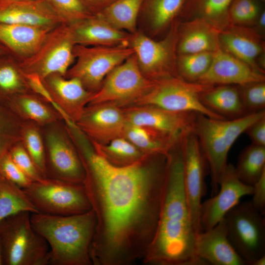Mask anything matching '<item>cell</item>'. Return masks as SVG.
Returning a JSON list of instances; mask_svg holds the SVG:
<instances>
[{
    "label": "cell",
    "mask_w": 265,
    "mask_h": 265,
    "mask_svg": "<svg viewBox=\"0 0 265 265\" xmlns=\"http://www.w3.org/2000/svg\"><path fill=\"white\" fill-rule=\"evenodd\" d=\"M73 141L96 218L90 249L92 265H130L142 260L157 229L167 156L148 155L130 165L117 166L100 156L83 133L76 134Z\"/></svg>",
    "instance_id": "cell-1"
},
{
    "label": "cell",
    "mask_w": 265,
    "mask_h": 265,
    "mask_svg": "<svg viewBox=\"0 0 265 265\" xmlns=\"http://www.w3.org/2000/svg\"><path fill=\"white\" fill-rule=\"evenodd\" d=\"M196 236L186 196L180 142L167 155L165 186L157 229L142 263L205 265L196 254Z\"/></svg>",
    "instance_id": "cell-2"
},
{
    "label": "cell",
    "mask_w": 265,
    "mask_h": 265,
    "mask_svg": "<svg viewBox=\"0 0 265 265\" xmlns=\"http://www.w3.org/2000/svg\"><path fill=\"white\" fill-rule=\"evenodd\" d=\"M30 221L49 245V265H92L90 249L96 226L92 210L67 216L32 213Z\"/></svg>",
    "instance_id": "cell-3"
},
{
    "label": "cell",
    "mask_w": 265,
    "mask_h": 265,
    "mask_svg": "<svg viewBox=\"0 0 265 265\" xmlns=\"http://www.w3.org/2000/svg\"><path fill=\"white\" fill-rule=\"evenodd\" d=\"M264 116L265 110L234 119H218L196 114L193 132L210 170L212 196L219 190V181L228 164L232 145L252 123Z\"/></svg>",
    "instance_id": "cell-4"
},
{
    "label": "cell",
    "mask_w": 265,
    "mask_h": 265,
    "mask_svg": "<svg viewBox=\"0 0 265 265\" xmlns=\"http://www.w3.org/2000/svg\"><path fill=\"white\" fill-rule=\"evenodd\" d=\"M31 213L22 212L0 222L3 265H49V245L32 227Z\"/></svg>",
    "instance_id": "cell-5"
},
{
    "label": "cell",
    "mask_w": 265,
    "mask_h": 265,
    "mask_svg": "<svg viewBox=\"0 0 265 265\" xmlns=\"http://www.w3.org/2000/svg\"><path fill=\"white\" fill-rule=\"evenodd\" d=\"M23 189L40 213L67 216L91 210L83 184L46 178Z\"/></svg>",
    "instance_id": "cell-6"
},
{
    "label": "cell",
    "mask_w": 265,
    "mask_h": 265,
    "mask_svg": "<svg viewBox=\"0 0 265 265\" xmlns=\"http://www.w3.org/2000/svg\"><path fill=\"white\" fill-rule=\"evenodd\" d=\"M212 85L187 81L176 76L154 80L151 89L134 105H151L176 112H190L224 119L202 103V93Z\"/></svg>",
    "instance_id": "cell-7"
},
{
    "label": "cell",
    "mask_w": 265,
    "mask_h": 265,
    "mask_svg": "<svg viewBox=\"0 0 265 265\" xmlns=\"http://www.w3.org/2000/svg\"><path fill=\"white\" fill-rule=\"evenodd\" d=\"M73 53L76 63L64 77L76 78L92 93L101 87L107 75L134 54L133 49L126 46H84L76 44Z\"/></svg>",
    "instance_id": "cell-8"
},
{
    "label": "cell",
    "mask_w": 265,
    "mask_h": 265,
    "mask_svg": "<svg viewBox=\"0 0 265 265\" xmlns=\"http://www.w3.org/2000/svg\"><path fill=\"white\" fill-rule=\"evenodd\" d=\"M251 200L239 203L225 215L228 238L246 265L265 255V219Z\"/></svg>",
    "instance_id": "cell-9"
},
{
    "label": "cell",
    "mask_w": 265,
    "mask_h": 265,
    "mask_svg": "<svg viewBox=\"0 0 265 265\" xmlns=\"http://www.w3.org/2000/svg\"><path fill=\"white\" fill-rule=\"evenodd\" d=\"M153 84L154 80L142 73L133 54L107 75L88 105L109 103L120 107L133 106Z\"/></svg>",
    "instance_id": "cell-10"
},
{
    "label": "cell",
    "mask_w": 265,
    "mask_h": 265,
    "mask_svg": "<svg viewBox=\"0 0 265 265\" xmlns=\"http://www.w3.org/2000/svg\"><path fill=\"white\" fill-rule=\"evenodd\" d=\"M75 45L68 25L62 23L49 31L33 54L20 62L22 69L41 79L53 73L64 77L75 59Z\"/></svg>",
    "instance_id": "cell-11"
},
{
    "label": "cell",
    "mask_w": 265,
    "mask_h": 265,
    "mask_svg": "<svg viewBox=\"0 0 265 265\" xmlns=\"http://www.w3.org/2000/svg\"><path fill=\"white\" fill-rule=\"evenodd\" d=\"M55 123L49 125L45 133L47 178L83 184L85 170L76 147L66 128Z\"/></svg>",
    "instance_id": "cell-12"
},
{
    "label": "cell",
    "mask_w": 265,
    "mask_h": 265,
    "mask_svg": "<svg viewBox=\"0 0 265 265\" xmlns=\"http://www.w3.org/2000/svg\"><path fill=\"white\" fill-rule=\"evenodd\" d=\"M181 145L186 196L194 229L197 235L201 232L200 209L202 199L207 191L205 178L208 165L193 132L183 137Z\"/></svg>",
    "instance_id": "cell-13"
},
{
    "label": "cell",
    "mask_w": 265,
    "mask_h": 265,
    "mask_svg": "<svg viewBox=\"0 0 265 265\" xmlns=\"http://www.w3.org/2000/svg\"><path fill=\"white\" fill-rule=\"evenodd\" d=\"M252 193L253 186L242 182L237 175L235 166L228 164L220 179L218 192L201 203L199 214L201 232L215 226L240 203L242 197Z\"/></svg>",
    "instance_id": "cell-14"
},
{
    "label": "cell",
    "mask_w": 265,
    "mask_h": 265,
    "mask_svg": "<svg viewBox=\"0 0 265 265\" xmlns=\"http://www.w3.org/2000/svg\"><path fill=\"white\" fill-rule=\"evenodd\" d=\"M127 123L152 129L178 139L193 132L196 114L176 112L151 105L123 108Z\"/></svg>",
    "instance_id": "cell-15"
},
{
    "label": "cell",
    "mask_w": 265,
    "mask_h": 265,
    "mask_svg": "<svg viewBox=\"0 0 265 265\" xmlns=\"http://www.w3.org/2000/svg\"><path fill=\"white\" fill-rule=\"evenodd\" d=\"M127 123L122 107L104 103L87 105L76 124L91 141L104 144L123 137Z\"/></svg>",
    "instance_id": "cell-16"
},
{
    "label": "cell",
    "mask_w": 265,
    "mask_h": 265,
    "mask_svg": "<svg viewBox=\"0 0 265 265\" xmlns=\"http://www.w3.org/2000/svg\"><path fill=\"white\" fill-rule=\"evenodd\" d=\"M263 72L259 71L227 52L218 49L213 53L207 72L196 82L214 85L246 84L265 81Z\"/></svg>",
    "instance_id": "cell-17"
},
{
    "label": "cell",
    "mask_w": 265,
    "mask_h": 265,
    "mask_svg": "<svg viewBox=\"0 0 265 265\" xmlns=\"http://www.w3.org/2000/svg\"><path fill=\"white\" fill-rule=\"evenodd\" d=\"M0 23L50 29L63 23L45 0H0Z\"/></svg>",
    "instance_id": "cell-18"
},
{
    "label": "cell",
    "mask_w": 265,
    "mask_h": 265,
    "mask_svg": "<svg viewBox=\"0 0 265 265\" xmlns=\"http://www.w3.org/2000/svg\"><path fill=\"white\" fill-rule=\"evenodd\" d=\"M132 48L141 72L148 79L157 80L175 76L168 40L157 41L140 34L133 38Z\"/></svg>",
    "instance_id": "cell-19"
},
{
    "label": "cell",
    "mask_w": 265,
    "mask_h": 265,
    "mask_svg": "<svg viewBox=\"0 0 265 265\" xmlns=\"http://www.w3.org/2000/svg\"><path fill=\"white\" fill-rule=\"evenodd\" d=\"M195 252L205 265H246L228 238L224 218L197 235Z\"/></svg>",
    "instance_id": "cell-20"
},
{
    "label": "cell",
    "mask_w": 265,
    "mask_h": 265,
    "mask_svg": "<svg viewBox=\"0 0 265 265\" xmlns=\"http://www.w3.org/2000/svg\"><path fill=\"white\" fill-rule=\"evenodd\" d=\"M57 106L76 123L80 118L93 93L76 78L53 73L41 79Z\"/></svg>",
    "instance_id": "cell-21"
},
{
    "label": "cell",
    "mask_w": 265,
    "mask_h": 265,
    "mask_svg": "<svg viewBox=\"0 0 265 265\" xmlns=\"http://www.w3.org/2000/svg\"><path fill=\"white\" fill-rule=\"evenodd\" d=\"M75 44L84 46H125L127 37L97 15L68 25Z\"/></svg>",
    "instance_id": "cell-22"
},
{
    "label": "cell",
    "mask_w": 265,
    "mask_h": 265,
    "mask_svg": "<svg viewBox=\"0 0 265 265\" xmlns=\"http://www.w3.org/2000/svg\"><path fill=\"white\" fill-rule=\"evenodd\" d=\"M51 29L29 25L0 23V43L10 54L21 62L38 50Z\"/></svg>",
    "instance_id": "cell-23"
},
{
    "label": "cell",
    "mask_w": 265,
    "mask_h": 265,
    "mask_svg": "<svg viewBox=\"0 0 265 265\" xmlns=\"http://www.w3.org/2000/svg\"><path fill=\"white\" fill-rule=\"evenodd\" d=\"M49 104L43 98L29 91L12 97L4 105L20 119L45 126L55 123L61 118Z\"/></svg>",
    "instance_id": "cell-24"
},
{
    "label": "cell",
    "mask_w": 265,
    "mask_h": 265,
    "mask_svg": "<svg viewBox=\"0 0 265 265\" xmlns=\"http://www.w3.org/2000/svg\"><path fill=\"white\" fill-rule=\"evenodd\" d=\"M211 86L200 97L202 104L212 111L226 119L248 114L242 103L239 89L232 85Z\"/></svg>",
    "instance_id": "cell-25"
},
{
    "label": "cell",
    "mask_w": 265,
    "mask_h": 265,
    "mask_svg": "<svg viewBox=\"0 0 265 265\" xmlns=\"http://www.w3.org/2000/svg\"><path fill=\"white\" fill-rule=\"evenodd\" d=\"M123 137L146 155L163 154L169 151L181 139H178L147 128L127 123Z\"/></svg>",
    "instance_id": "cell-26"
},
{
    "label": "cell",
    "mask_w": 265,
    "mask_h": 265,
    "mask_svg": "<svg viewBox=\"0 0 265 265\" xmlns=\"http://www.w3.org/2000/svg\"><path fill=\"white\" fill-rule=\"evenodd\" d=\"M29 91L20 61L10 53L0 55V104Z\"/></svg>",
    "instance_id": "cell-27"
},
{
    "label": "cell",
    "mask_w": 265,
    "mask_h": 265,
    "mask_svg": "<svg viewBox=\"0 0 265 265\" xmlns=\"http://www.w3.org/2000/svg\"><path fill=\"white\" fill-rule=\"evenodd\" d=\"M218 39L226 52L235 57L258 69L256 58L262 52V47L253 36L238 30H230L220 33Z\"/></svg>",
    "instance_id": "cell-28"
},
{
    "label": "cell",
    "mask_w": 265,
    "mask_h": 265,
    "mask_svg": "<svg viewBox=\"0 0 265 265\" xmlns=\"http://www.w3.org/2000/svg\"><path fill=\"white\" fill-rule=\"evenodd\" d=\"M90 142L100 156L110 163L117 166L130 165L148 155L124 137L116 138L104 144Z\"/></svg>",
    "instance_id": "cell-29"
},
{
    "label": "cell",
    "mask_w": 265,
    "mask_h": 265,
    "mask_svg": "<svg viewBox=\"0 0 265 265\" xmlns=\"http://www.w3.org/2000/svg\"><path fill=\"white\" fill-rule=\"evenodd\" d=\"M144 0H114L97 15L114 27L133 31Z\"/></svg>",
    "instance_id": "cell-30"
},
{
    "label": "cell",
    "mask_w": 265,
    "mask_h": 265,
    "mask_svg": "<svg viewBox=\"0 0 265 265\" xmlns=\"http://www.w3.org/2000/svg\"><path fill=\"white\" fill-rule=\"evenodd\" d=\"M22 212H38L24 189L0 174V222Z\"/></svg>",
    "instance_id": "cell-31"
},
{
    "label": "cell",
    "mask_w": 265,
    "mask_h": 265,
    "mask_svg": "<svg viewBox=\"0 0 265 265\" xmlns=\"http://www.w3.org/2000/svg\"><path fill=\"white\" fill-rule=\"evenodd\" d=\"M235 167L239 180L253 186L265 172V146L251 144L245 147Z\"/></svg>",
    "instance_id": "cell-32"
},
{
    "label": "cell",
    "mask_w": 265,
    "mask_h": 265,
    "mask_svg": "<svg viewBox=\"0 0 265 265\" xmlns=\"http://www.w3.org/2000/svg\"><path fill=\"white\" fill-rule=\"evenodd\" d=\"M193 26L181 40L179 51L183 54L213 52L219 49L218 37L211 28L202 23Z\"/></svg>",
    "instance_id": "cell-33"
},
{
    "label": "cell",
    "mask_w": 265,
    "mask_h": 265,
    "mask_svg": "<svg viewBox=\"0 0 265 265\" xmlns=\"http://www.w3.org/2000/svg\"><path fill=\"white\" fill-rule=\"evenodd\" d=\"M35 124L23 122L21 142L39 173L46 178L45 148L39 129Z\"/></svg>",
    "instance_id": "cell-34"
},
{
    "label": "cell",
    "mask_w": 265,
    "mask_h": 265,
    "mask_svg": "<svg viewBox=\"0 0 265 265\" xmlns=\"http://www.w3.org/2000/svg\"><path fill=\"white\" fill-rule=\"evenodd\" d=\"M22 119L0 104V159L16 143L21 141Z\"/></svg>",
    "instance_id": "cell-35"
},
{
    "label": "cell",
    "mask_w": 265,
    "mask_h": 265,
    "mask_svg": "<svg viewBox=\"0 0 265 265\" xmlns=\"http://www.w3.org/2000/svg\"><path fill=\"white\" fill-rule=\"evenodd\" d=\"M185 0H144L142 7L156 28H160L170 21L182 9Z\"/></svg>",
    "instance_id": "cell-36"
},
{
    "label": "cell",
    "mask_w": 265,
    "mask_h": 265,
    "mask_svg": "<svg viewBox=\"0 0 265 265\" xmlns=\"http://www.w3.org/2000/svg\"><path fill=\"white\" fill-rule=\"evenodd\" d=\"M213 52L183 54L179 62L181 78L187 81L197 82L210 67Z\"/></svg>",
    "instance_id": "cell-37"
},
{
    "label": "cell",
    "mask_w": 265,
    "mask_h": 265,
    "mask_svg": "<svg viewBox=\"0 0 265 265\" xmlns=\"http://www.w3.org/2000/svg\"><path fill=\"white\" fill-rule=\"evenodd\" d=\"M233 0H185L182 9L198 13L207 20L215 21L228 16Z\"/></svg>",
    "instance_id": "cell-38"
},
{
    "label": "cell",
    "mask_w": 265,
    "mask_h": 265,
    "mask_svg": "<svg viewBox=\"0 0 265 265\" xmlns=\"http://www.w3.org/2000/svg\"><path fill=\"white\" fill-rule=\"evenodd\" d=\"M63 23L70 24L92 15L80 0H45Z\"/></svg>",
    "instance_id": "cell-39"
},
{
    "label": "cell",
    "mask_w": 265,
    "mask_h": 265,
    "mask_svg": "<svg viewBox=\"0 0 265 265\" xmlns=\"http://www.w3.org/2000/svg\"><path fill=\"white\" fill-rule=\"evenodd\" d=\"M239 86L241 99L248 113L265 110V81L252 82Z\"/></svg>",
    "instance_id": "cell-40"
},
{
    "label": "cell",
    "mask_w": 265,
    "mask_h": 265,
    "mask_svg": "<svg viewBox=\"0 0 265 265\" xmlns=\"http://www.w3.org/2000/svg\"><path fill=\"white\" fill-rule=\"evenodd\" d=\"M8 153L13 161L32 182L45 179L37 170L21 141L12 146Z\"/></svg>",
    "instance_id": "cell-41"
},
{
    "label": "cell",
    "mask_w": 265,
    "mask_h": 265,
    "mask_svg": "<svg viewBox=\"0 0 265 265\" xmlns=\"http://www.w3.org/2000/svg\"><path fill=\"white\" fill-rule=\"evenodd\" d=\"M260 9L257 0H233L229 8L228 16L236 23H244L259 16Z\"/></svg>",
    "instance_id": "cell-42"
},
{
    "label": "cell",
    "mask_w": 265,
    "mask_h": 265,
    "mask_svg": "<svg viewBox=\"0 0 265 265\" xmlns=\"http://www.w3.org/2000/svg\"><path fill=\"white\" fill-rule=\"evenodd\" d=\"M0 174L22 188L32 182L13 161L8 151L0 159Z\"/></svg>",
    "instance_id": "cell-43"
},
{
    "label": "cell",
    "mask_w": 265,
    "mask_h": 265,
    "mask_svg": "<svg viewBox=\"0 0 265 265\" xmlns=\"http://www.w3.org/2000/svg\"><path fill=\"white\" fill-rule=\"evenodd\" d=\"M252 141V144L265 146V116L252 123L245 132Z\"/></svg>",
    "instance_id": "cell-44"
},
{
    "label": "cell",
    "mask_w": 265,
    "mask_h": 265,
    "mask_svg": "<svg viewBox=\"0 0 265 265\" xmlns=\"http://www.w3.org/2000/svg\"><path fill=\"white\" fill-rule=\"evenodd\" d=\"M253 186L252 198L251 200L253 205L262 214L265 212V172L255 182Z\"/></svg>",
    "instance_id": "cell-45"
},
{
    "label": "cell",
    "mask_w": 265,
    "mask_h": 265,
    "mask_svg": "<svg viewBox=\"0 0 265 265\" xmlns=\"http://www.w3.org/2000/svg\"><path fill=\"white\" fill-rule=\"evenodd\" d=\"M88 10L96 15L114 0H80Z\"/></svg>",
    "instance_id": "cell-46"
},
{
    "label": "cell",
    "mask_w": 265,
    "mask_h": 265,
    "mask_svg": "<svg viewBox=\"0 0 265 265\" xmlns=\"http://www.w3.org/2000/svg\"><path fill=\"white\" fill-rule=\"evenodd\" d=\"M265 265V255L262 256L247 264V265Z\"/></svg>",
    "instance_id": "cell-47"
},
{
    "label": "cell",
    "mask_w": 265,
    "mask_h": 265,
    "mask_svg": "<svg viewBox=\"0 0 265 265\" xmlns=\"http://www.w3.org/2000/svg\"><path fill=\"white\" fill-rule=\"evenodd\" d=\"M259 26L263 28L265 26V11L262 12L259 16Z\"/></svg>",
    "instance_id": "cell-48"
},
{
    "label": "cell",
    "mask_w": 265,
    "mask_h": 265,
    "mask_svg": "<svg viewBox=\"0 0 265 265\" xmlns=\"http://www.w3.org/2000/svg\"><path fill=\"white\" fill-rule=\"evenodd\" d=\"M9 53L7 49L0 43V55Z\"/></svg>",
    "instance_id": "cell-49"
},
{
    "label": "cell",
    "mask_w": 265,
    "mask_h": 265,
    "mask_svg": "<svg viewBox=\"0 0 265 265\" xmlns=\"http://www.w3.org/2000/svg\"><path fill=\"white\" fill-rule=\"evenodd\" d=\"M0 265H3L2 249H1L0 242Z\"/></svg>",
    "instance_id": "cell-50"
},
{
    "label": "cell",
    "mask_w": 265,
    "mask_h": 265,
    "mask_svg": "<svg viewBox=\"0 0 265 265\" xmlns=\"http://www.w3.org/2000/svg\"></svg>",
    "instance_id": "cell-51"
},
{
    "label": "cell",
    "mask_w": 265,
    "mask_h": 265,
    "mask_svg": "<svg viewBox=\"0 0 265 265\" xmlns=\"http://www.w3.org/2000/svg\"><path fill=\"white\" fill-rule=\"evenodd\" d=\"M262 0V1H264L265 0Z\"/></svg>",
    "instance_id": "cell-52"
}]
</instances>
